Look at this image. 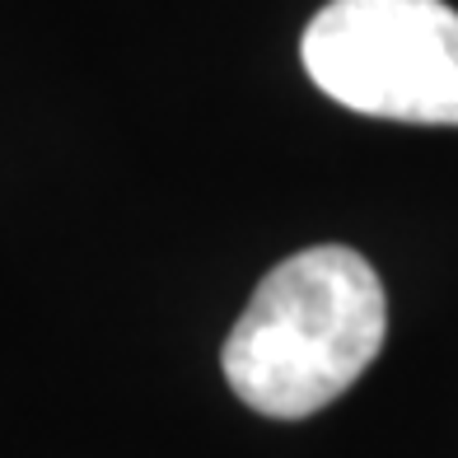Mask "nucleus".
Wrapping results in <instances>:
<instances>
[{
	"instance_id": "f257e3e1",
	"label": "nucleus",
	"mask_w": 458,
	"mask_h": 458,
	"mask_svg": "<svg viewBox=\"0 0 458 458\" xmlns=\"http://www.w3.org/2000/svg\"><path fill=\"white\" fill-rule=\"evenodd\" d=\"M388 332L379 272L342 243H318L267 272L225 342V379L276 421L314 416L374 365Z\"/></svg>"
},
{
	"instance_id": "f03ea898",
	"label": "nucleus",
	"mask_w": 458,
	"mask_h": 458,
	"mask_svg": "<svg viewBox=\"0 0 458 458\" xmlns=\"http://www.w3.org/2000/svg\"><path fill=\"white\" fill-rule=\"evenodd\" d=\"M300 56L351 113L458 127V10L445 0H332L309 19Z\"/></svg>"
}]
</instances>
